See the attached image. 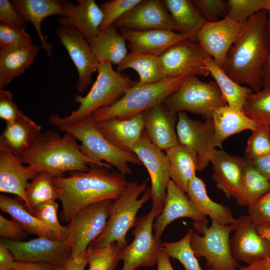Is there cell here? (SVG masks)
<instances>
[{"instance_id": "cell-1", "label": "cell", "mask_w": 270, "mask_h": 270, "mask_svg": "<svg viewBox=\"0 0 270 270\" xmlns=\"http://www.w3.org/2000/svg\"><path fill=\"white\" fill-rule=\"evenodd\" d=\"M102 166L86 172H70L68 176L54 177L53 184L62 210L60 218L69 222L85 207L105 200H115L128 184L126 176Z\"/></svg>"}, {"instance_id": "cell-2", "label": "cell", "mask_w": 270, "mask_h": 270, "mask_svg": "<svg viewBox=\"0 0 270 270\" xmlns=\"http://www.w3.org/2000/svg\"><path fill=\"white\" fill-rule=\"evenodd\" d=\"M270 48L268 12H258L226 54L222 69L232 80L257 92L264 87L262 68Z\"/></svg>"}, {"instance_id": "cell-3", "label": "cell", "mask_w": 270, "mask_h": 270, "mask_svg": "<svg viewBox=\"0 0 270 270\" xmlns=\"http://www.w3.org/2000/svg\"><path fill=\"white\" fill-rule=\"evenodd\" d=\"M18 158L36 172H49L56 177L64 176L67 172H86L94 166L112 168L106 162H94L84 155L72 134L65 132L61 136L50 130L41 132L29 149Z\"/></svg>"}, {"instance_id": "cell-4", "label": "cell", "mask_w": 270, "mask_h": 270, "mask_svg": "<svg viewBox=\"0 0 270 270\" xmlns=\"http://www.w3.org/2000/svg\"><path fill=\"white\" fill-rule=\"evenodd\" d=\"M98 72L96 80L87 94L75 96L74 102L80 104L78 108L64 117L58 114L50 116L48 120L51 124L59 128L86 118L98 109L116 102L127 90L138 82L114 70L112 64L109 62H100Z\"/></svg>"}, {"instance_id": "cell-5", "label": "cell", "mask_w": 270, "mask_h": 270, "mask_svg": "<svg viewBox=\"0 0 270 270\" xmlns=\"http://www.w3.org/2000/svg\"><path fill=\"white\" fill-rule=\"evenodd\" d=\"M150 198L146 182H128L124 192L113 201L104 232L89 246L102 248L116 243L122 250L128 244L126 234L134 226L138 210Z\"/></svg>"}, {"instance_id": "cell-6", "label": "cell", "mask_w": 270, "mask_h": 270, "mask_svg": "<svg viewBox=\"0 0 270 270\" xmlns=\"http://www.w3.org/2000/svg\"><path fill=\"white\" fill-rule=\"evenodd\" d=\"M184 77L167 78L159 82L136 84L114 104L100 108L92 116L96 123L113 118H126L164 104L180 86Z\"/></svg>"}, {"instance_id": "cell-7", "label": "cell", "mask_w": 270, "mask_h": 270, "mask_svg": "<svg viewBox=\"0 0 270 270\" xmlns=\"http://www.w3.org/2000/svg\"><path fill=\"white\" fill-rule=\"evenodd\" d=\"M58 128L81 142L80 150L86 157L98 162H106L124 176L132 172L129 164L142 165L135 154L120 150L108 141L98 128L92 116Z\"/></svg>"}, {"instance_id": "cell-8", "label": "cell", "mask_w": 270, "mask_h": 270, "mask_svg": "<svg viewBox=\"0 0 270 270\" xmlns=\"http://www.w3.org/2000/svg\"><path fill=\"white\" fill-rule=\"evenodd\" d=\"M164 104L176 113L188 112L204 120L212 118L216 109L228 105L215 82H203L197 76L185 78Z\"/></svg>"}, {"instance_id": "cell-9", "label": "cell", "mask_w": 270, "mask_h": 270, "mask_svg": "<svg viewBox=\"0 0 270 270\" xmlns=\"http://www.w3.org/2000/svg\"><path fill=\"white\" fill-rule=\"evenodd\" d=\"M234 228V224L225 225L212 220L210 226L200 232L202 235L194 230L190 246L196 257L204 258L212 270H236L238 264L230 245V234Z\"/></svg>"}, {"instance_id": "cell-10", "label": "cell", "mask_w": 270, "mask_h": 270, "mask_svg": "<svg viewBox=\"0 0 270 270\" xmlns=\"http://www.w3.org/2000/svg\"><path fill=\"white\" fill-rule=\"evenodd\" d=\"M113 201L105 200L85 207L66 226L68 236L65 241L72 248L71 258L86 252L90 244L104 232Z\"/></svg>"}, {"instance_id": "cell-11", "label": "cell", "mask_w": 270, "mask_h": 270, "mask_svg": "<svg viewBox=\"0 0 270 270\" xmlns=\"http://www.w3.org/2000/svg\"><path fill=\"white\" fill-rule=\"evenodd\" d=\"M161 212L152 208L147 214L136 220L132 232L133 240L120 252L123 262L120 270L152 268L157 264L162 242L155 240L152 230L154 219Z\"/></svg>"}, {"instance_id": "cell-12", "label": "cell", "mask_w": 270, "mask_h": 270, "mask_svg": "<svg viewBox=\"0 0 270 270\" xmlns=\"http://www.w3.org/2000/svg\"><path fill=\"white\" fill-rule=\"evenodd\" d=\"M58 20L60 25L54 33L76 68L78 80L76 88L82 93L92 83V75L98 71L100 62L82 34L62 16H58Z\"/></svg>"}, {"instance_id": "cell-13", "label": "cell", "mask_w": 270, "mask_h": 270, "mask_svg": "<svg viewBox=\"0 0 270 270\" xmlns=\"http://www.w3.org/2000/svg\"><path fill=\"white\" fill-rule=\"evenodd\" d=\"M194 38L174 44L160 56L167 78L207 76L210 74L204 63L208 54Z\"/></svg>"}, {"instance_id": "cell-14", "label": "cell", "mask_w": 270, "mask_h": 270, "mask_svg": "<svg viewBox=\"0 0 270 270\" xmlns=\"http://www.w3.org/2000/svg\"><path fill=\"white\" fill-rule=\"evenodd\" d=\"M132 152L148 172L151 180L150 190L152 208L162 211L164 204L167 186L170 180L166 153L150 142L144 130L134 146Z\"/></svg>"}, {"instance_id": "cell-15", "label": "cell", "mask_w": 270, "mask_h": 270, "mask_svg": "<svg viewBox=\"0 0 270 270\" xmlns=\"http://www.w3.org/2000/svg\"><path fill=\"white\" fill-rule=\"evenodd\" d=\"M177 114L176 130L179 143L196 153L197 171L201 172L208 166L216 150L212 118L200 121L191 118L186 112Z\"/></svg>"}, {"instance_id": "cell-16", "label": "cell", "mask_w": 270, "mask_h": 270, "mask_svg": "<svg viewBox=\"0 0 270 270\" xmlns=\"http://www.w3.org/2000/svg\"><path fill=\"white\" fill-rule=\"evenodd\" d=\"M0 240L16 261L41 262L56 267L66 264L72 256V248L65 240L45 237L22 242Z\"/></svg>"}, {"instance_id": "cell-17", "label": "cell", "mask_w": 270, "mask_h": 270, "mask_svg": "<svg viewBox=\"0 0 270 270\" xmlns=\"http://www.w3.org/2000/svg\"><path fill=\"white\" fill-rule=\"evenodd\" d=\"M234 232L230 245L236 260L250 265L270 258V242L258 234L248 214L236 218Z\"/></svg>"}, {"instance_id": "cell-18", "label": "cell", "mask_w": 270, "mask_h": 270, "mask_svg": "<svg viewBox=\"0 0 270 270\" xmlns=\"http://www.w3.org/2000/svg\"><path fill=\"white\" fill-rule=\"evenodd\" d=\"M246 22L225 16L214 22H206L196 35L208 55L222 67L228 50L243 31Z\"/></svg>"}, {"instance_id": "cell-19", "label": "cell", "mask_w": 270, "mask_h": 270, "mask_svg": "<svg viewBox=\"0 0 270 270\" xmlns=\"http://www.w3.org/2000/svg\"><path fill=\"white\" fill-rule=\"evenodd\" d=\"M117 28L144 30L163 29L180 32L162 0H142L113 24Z\"/></svg>"}, {"instance_id": "cell-20", "label": "cell", "mask_w": 270, "mask_h": 270, "mask_svg": "<svg viewBox=\"0 0 270 270\" xmlns=\"http://www.w3.org/2000/svg\"><path fill=\"white\" fill-rule=\"evenodd\" d=\"M182 218H190L194 224L208 222L206 216L197 210L187 194L178 188L170 180L167 186L164 207L154 223L155 240L161 242V236L166 226Z\"/></svg>"}, {"instance_id": "cell-21", "label": "cell", "mask_w": 270, "mask_h": 270, "mask_svg": "<svg viewBox=\"0 0 270 270\" xmlns=\"http://www.w3.org/2000/svg\"><path fill=\"white\" fill-rule=\"evenodd\" d=\"M120 32L128 42L131 52L158 56H160L174 44L194 37L163 29L140 30L122 28Z\"/></svg>"}, {"instance_id": "cell-22", "label": "cell", "mask_w": 270, "mask_h": 270, "mask_svg": "<svg viewBox=\"0 0 270 270\" xmlns=\"http://www.w3.org/2000/svg\"><path fill=\"white\" fill-rule=\"evenodd\" d=\"M143 114L144 130L154 144L166 151L180 144L176 130V112L162 104L148 110Z\"/></svg>"}, {"instance_id": "cell-23", "label": "cell", "mask_w": 270, "mask_h": 270, "mask_svg": "<svg viewBox=\"0 0 270 270\" xmlns=\"http://www.w3.org/2000/svg\"><path fill=\"white\" fill-rule=\"evenodd\" d=\"M37 173L25 166L18 156L0 147V191L18 196L24 202L26 209L28 203L26 191Z\"/></svg>"}, {"instance_id": "cell-24", "label": "cell", "mask_w": 270, "mask_h": 270, "mask_svg": "<svg viewBox=\"0 0 270 270\" xmlns=\"http://www.w3.org/2000/svg\"><path fill=\"white\" fill-rule=\"evenodd\" d=\"M104 136L123 150L132 152L144 131V116L140 114L126 118H113L96 123Z\"/></svg>"}, {"instance_id": "cell-25", "label": "cell", "mask_w": 270, "mask_h": 270, "mask_svg": "<svg viewBox=\"0 0 270 270\" xmlns=\"http://www.w3.org/2000/svg\"><path fill=\"white\" fill-rule=\"evenodd\" d=\"M246 161L244 156L232 155L222 149L214 152L210 162L213 170L212 178L228 198H234L237 194Z\"/></svg>"}, {"instance_id": "cell-26", "label": "cell", "mask_w": 270, "mask_h": 270, "mask_svg": "<svg viewBox=\"0 0 270 270\" xmlns=\"http://www.w3.org/2000/svg\"><path fill=\"white\" fill-rule=\"evenodd\" d=\"M62 0H12L14 8L26 23L32 22L41 43L42 48L52 57V46L48 42L41 28L43 20L48 16H65Z\"/></svg>"}, {"instance_id": "cell-27", "label": "cell", "mask_w": 270, "mask_h": 270, "mask_svg": "<svg viewBox=\"0 0 270 270\" xmlns=\"http://www.w3.org/2000/svg\"><path fill=\"white\" fill-rule=\"evenodd\" d=\"M77 4L64 1V20L74 27L90 44L100 32L103 14L94 0H76Z\"/></svg>"}, {"instance_id": "cell-28", "label": "cell", "mask_w": 270, "mask_h": 270, "mask_svg": "<svg viewBox=\"0 0 270 270\" xmlns=\"http://www.w3.org/2000/svg\"><path fill=\"white\" fill-rule=\"evenodd\" d=\"M40 48L30 44L0 48V88L19 77L33 63Z\"/></svg>"}, {"instance_id": "cell-29", "label": "cell", "mask_w": 270, "mask_h": 270, "mask_svg": "<svg viewBox=\"0 0 270 270\" xmlns=\"http://www.w3.org/2000/svg\"><path fill=\"white\" fill-rule=\"evenodd\" d=\"M41 130L40 125L24 114L14 122H6L0 136V147L20 156L31 146Z\"/></svg>"}, {"instance_id": "cell-30", "label": "cell", "mask_w": 270, "mask_h": 270, "mask_svg": "<svg viewBox=\"0 0 270 270\" xmlns=\"http://www.w3.org/2000/svg\"><path fill=\"white\" fill-rule=\"evenodd\" d=\"M212 118L214 126V145L220 148L222 142L230 136L246 130L252 131L258 126L243 111L228 105L216 109Z\"/></svg>"}, {"instance_id": "cell-31", "label": "cell", "mask_w": 270, "mask_h": 270, "mask_svg": "<svg viewBox=\"0 0 270 270\" xmlns=\"http://www.w3.org/2000/svg\"><path fill=\"white\" fill-rule=\"evenodd\" d=\"M186 194L197 210L212 220L225 225L235 223L236 218L231 210L212 200L207 194L204 182L196 174L190 180Z\"/></svg>"}, {"instance_id": "cell-32", "label": "cell", "mask_w": 270, "mask_h": 270, "mask_svg": "<svg viewBox=\"0 0 270 270\" xmlns=\"http://www.w3.org/2000/svg\"><path fill=\"white\" fill-rule=\"evenodd\" d=\"M165 152L168 162L170 180L182 192L186 193L188 184L197 171L196 153L180 144Z\"/></svg>"}, {"instance_id": "cell-33", "label": "cell", "mask_w": 270, "mask_h": 270, "mask_svg": "<svg viewBox=\"0 0 270 270\" xmlns=\"http://www.w3.org/2000/svg\"><path fill=\"white\" fill-rule=\"evenodd\" d=\"M118 28L112 25L100 32L90 44L100 62H109L118 66L128 54L126 40Z\"/></svg>"}, {"instance_id": "cell-34", "label": "cell", "mask_w": 270, "mask_h": 270, "mask_svg": "<svg viewBox=\"0 0 270 270\" xmlns=\"http://www.w3.org/2000/svg\"><path fill=\"white\" fill-rule=\"evenodd\" d=\"M127 68L138 72V85L156 83L167 78L160 56L130 52L116 66V70L122 72Z\"/></svg>"}, {"instance_id": "cell-35", "label": "cell", "mask_w": 270, "mask_h": 270, "mask_svg": "<svg viewBox=\"0 0 270 270\" xmlns=\"http://www.w3.org/2000/svg\"><path fill=\"white\" fill-rule=\"evenodd\" d=\"M204 63L228 106L242 111L248 97L254 92L248 86H242L232 80L210 56H206Z\"/></svg>"}, {"instance_id": "cell-36", "label": "cell", "mask_w": 270, "mask_h": 270, "mask_svg": "<svg viewBox=\"0 0 270 270\" xmlns=\"http://www.w3.org/2000/svg\"><path fill=\"white\" fill-rule=\"evenodd\" d=\"M162 2L180 28V33L195 37L207 22L192 0H164Z\"/></svg>"}, {"instance_id": "cell-37", "label": "cell", "mask_w": 270, "mask_h": 270, "mask_svg": "<svg viewBox=\"0 0 270 270\" xmlns=\"http://www.w3.org/2000/svg\"><path fill=\"white\" fill-rule=\"evenodd\" d=\"M270 190V182L254 168L252 162L247 160L239 189L234 197L237 204L248 207Z\"/></svg>"}, {"instance_id": "cell-38", "label": "cell", "mask_w": 270, "mask_h": 270, "mask_svg": "<svg viewBox=\"0 0 270 270\" xmlns=\"http://www.w3.org/2000/svg\"><path fill=\"white\" fill-rule=\"evenodd\" d=\"M0 209L10 214L12 220L28 234H36L38 237L56 239L48 226L31 214L16 199L1 194Z\"/></svg>"}, {"instance_id": "cell-39", "label": "cell", "mask_w": 270, "mask_h": 270, "mask_svg": "<svg viewBox=\"0 0 270 270\" xmlns=\"http://www.w3.org/2000/svg\"><path fill=\"white\" fill-rule=\"evenodd\" d=\"M53 174L38 172L30 181L26 191L28 203L27 210L34 215V210L42 204L58 200L53 184Z\"/></svg>"}, {"instance_id": "cell-40", "label": "cell", "mask_w": 270, "mask_h": 270, "mask_svg": "<svg viewBox=\"0 0 270 270\" xmlns=\"http://www.w3.org/2000/svg\"><path fill=\"white\" fill-rule=\"evenodd\" d=\"M194 230L190 228L182 239L174 242H164L161 244V247L170 257L178 260L185 270H205L200 266L190 246ZM206 270H212L208 268Z\"/></svg>"}, {"instance_id": "cell-41", "label": "cell", "mask_w": 270, "mask_h": 270, "mask_svg": "<svg viewBox=\"0 0 270 270\" xmlns=\"http://www.w3.org/2000/svg\"><path fill=\"white\" fill-rule=\"evenodd\" d=\"M122 250L116 243L102 248L89 246L86 252L88 270H115Z\"/></svg>"}, {"instance_id": "cell-42", "label": "cell", "mask_w": 270, "mask_h": 270, "mask_svg": "<svg viewBox=\"0 0 270 270\" xmlns=\"http://www.w3.org/2000/svg\"><path fill=\"white\" fill-rule=\"evenodd\" d=\"M242 111L258 124L270 128V88H263L250 95Z\"/></svg>"}, {"instance_id": "cell-43", "label": "cell", "mask_w": 270, "mask_h": 270, "mask_svg": "<svg viewBox=\"0 0 270 270\" xmlns=\"http://www.w3.org/2000/svg\"><path fill=\"white\" fill-rule=\"evenodd\" d=\"M268 0H228V16L234 20L244 23L258 12L266 10Z\"/></svg>"}, {"instance_id": "cell-44", "label": "cell", "mask_w": 270, "mask_h": 270, "mask_svg": "<svg viewBox=\"0 0 270 270\" xmlns=\"http://www.w3.org/2000/svg\"><path fill=\"white\" fill-rule=\"evenodd\" d=\"M270 152V128L260 125L252 131L247 142L244 158L248 161Z\"/></svg>"}, {"instance_id": "cell-45", "label": "cell", "mask_w": 270, "mask_h": 270, "mask_svg": "<svg viewBox=\"0 0 270 270\" xmlns=\"http://www.w3.org/2000/svg\"><path fill=\"white\" fill-rule=\"evenodd\" d=\"M58 204L56 201L50 202L40 205L34 211V215L48 226L55 238L66 240L67 236L66 226L60 224L58 218Z\"/></svg>"}, {"instance_id": "cell-46", "label": "cell", "mask_w": 270, "mask_h": 270, "mask_svg": "<svg viewBox=\"0 0 270 270\" xmlns=\"http://www.w3.org/2000/svg\"><path fill=\"white\" fill-rule=\"evenodd\" d=\"M142 0H111L102 3L100 6L103 18L100 32L114 24Z\"/></svg>"}, {"instance_id": "cell-47", "label": "cell", "mask_w": 270, "mask_h": 270, "mask_svg": "<svg viewBox=\"0 0 270 270\" xmlns=\"http://www.w3.org/2000/svg\"><path fill=\"white\" fill-rule=\"evenodd\" d=\"M32 38L25 29L0 22V48L32 44Z\"/></svg>"}, {"instance_id": "cell-48", "label": "cell", "mask_w": 270, "mask_h": 270, "mask_svg": "<svg viewBox=\"0 0 270 270\" xmlns=\"http://www.w3.org/2000/svg\"><path fill=\"white\" fill-rule=\"evenodd\" d=\"M194 6L208 22L218 20L220 16H224L228 14V6L226 1L222 0H194Z\"/></svg>"}, {"instance_id": "cell-49", "label": "cell", "mask_w": 270, "mask_h": 270, "mask_svg": "<svg viewBox=\"0 0 270 270\" xmlns=\"http://www.w3.org/2000/svg\"><path fill=\"white\" fill-rule=\"evenodd\" d=\"M248 215L256 226L270 227V190L248 207Z\"/></svg>"}, {"instance_id": "cell-50", "label": "cell", "mask_w": 270, "mask_h": 270, "mask_svg": "<svg viewBox=\"0 0 270 270\" xmlns=\"http://www.w3.org/2000/svg\"><path fill=\"white\" fill-rule=\"evenodd\" d=\"M24 114L20 110L12 100L10 91L0 88V118L6 122H14Z\"/></svg>"}, {"instance_id": "cell-51", "label": "cell", "mask_w": 270, "mask_h": 270, "mask_svg": "<svg viewBox=\"0 0 270 270\" xmlns=\"http://www.w3.org/2000/svg\"><path fill=\"white\" fill-rule=\"evenodd\" d=\"M28 233L15 221L10 220L0 215V236L13 242H22Z\"/></svg>"}, {"instance_id": "cell-52", "label": "cell", "mask_w": 270, "mask_h": 270, "mask_svg": "<svg viewBox=\"0 0 270 270\" xmlns=\"http://www.w3.org/2000/svg\"><path fill=\"white\" fill-rule=\"evenodd\" d=\"M0 22L23 29L26 27V23L9 0H0Z\"/></svg>"}, {"instance_id": "cell-53", "label": "cell", "mask_w": 270, "mask_h": 270, "mask_svg": "<svg viewBox=\"0 0 270 270\" xmlns=\"http://www.w3.org/2000/svg\"><path fill=\"white\" fill-rule=\"evenodd\" d=\"M12 252L0 241V270H11L16 262Z\"/></svg>"}, {"instance_id": "cell-54", "label": "cell", "mask_w": 270, "mask_h": 270, "mask_svg": "<svg viewBox=\"0 0 270 270\" xmlns=\"http://www.w3.org/2000/svg\"><path fill=\"white\" fill-rule=\"evenodd\" d=\"M254 168L270 182V152L250 161Z\"/></svg>"}, {"instance_id": "cell-55", "label": "cell", "mask_w": 270, "mask_h": 270, "mask_svg": "<svg viewBox=\"0 0 270 270\" xmlns=\"http://www.w3.org/2000/svg\"><path fill=\"white\" fill-rule=\"evenodd\" d=\"M54 268L44 263L16 261L11 270H52Z\"/></svg>"}, {"instance_id": "cell-56", "label": "cell", "mask_w": 270, "mask_h": 270, "mask_svg": "<svg viewBox=\"0 0 270 270\" xmlns=\"http://www.w3.org/2000/svg\"><path fill=\"white\" fill-rule=\"evenodd\" d=\"M88 264L86 252L74 258H70L66 263V270H84Z\"/></svg>"}, {"instance_id": "cell-57", "label": "cell", "mask_w": 270, "mask_h": 270, "mask_svg": "<svg viewBox=\"0 0 270 270\" xmlns=\"http://www.w3.org/2000/svg\"><path fill=\"white\" fill-rule=\"evenodd\" d=\"M268 12L270 32V12L268 11ZM262 80L264 85L263 88H270V48L269 53L263 66Z\"/></svg>"}, {"instance_id": "cell-58", "label": "cell", "mask_w": 270, "mask_h": 270, "mask_svg": "<svg viewBox=\"0 0 270 270\" xmlns=\"http://www.w3.org/2000/svg\"><path fill=\"white\" fill-rule=\"evenodd\" d=\"M170 256L162 248L160 249L157 262L158 270H174L170 260Z\"/></svg>"}, {"instance_id": "cell-59", "label": "cell", "mask_w": 270, "mask_h": 270, "mask_svg": "<svg viewBox=\"0 0 270 270\" xmlns=\"http://www.w3.org/2000/svg\"><path fill=\"white\" fill-rule=\"evenodd\" d=\"M258 234L270 242V227L262 226H256Z\"/></svg>"}, {"instance_id": "cell-60", "label": "cell", "mask_w": 270, "mask_h": 270, "mask_svg": "<svg viewBox=\"0 0 270 270\" xmlns=\"http://www.w3.org/2000/svg\"><path fill=\"white\" fill-rule=\"evenodd\" d=\"M52 270H66V264L54 267Z\"/></svg>"}, {"instance_id": "cell-61", "label": "cell", "mask_w": 270, "mask_h": 270, "mask_svg": "<svg viewBox=\"0 0 270 270\" xmlns=\"http://www.w3.org/2000/svg\"><path fill=\"white\" fill-rule=\"evenodd\" d=\"M266 10L270 12V0H268Z\"/></svg>"}]
</instances>
